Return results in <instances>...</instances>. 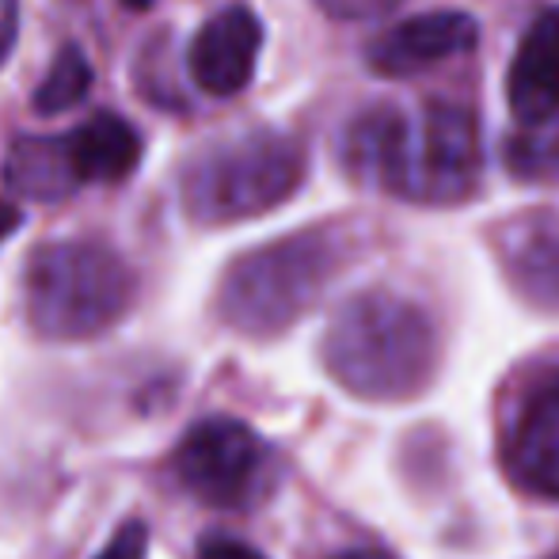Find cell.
<instances>
[{"mask_svg":"<svg viewBox=\"0 0 559 559\" xmlns=\"http://www.w3.org/2000/svg\"><path fill=\"white\" fill-rule=\"evenodd\" d=\"M476 46V20L464 12H419L392 23L369 43L366 61L377 76H412Z\"/></svg>","mask_w":559,"mask_h":559,"instance_id":"52a82bcc","label":"cell"},{"mask_svg":"<svg viewBox=\"0 0 559 559\" xmlns=\"http://www.w3.org/2000/svg\"><path fill=\"white\" fill-rule=\"evenodd\" d=\"M346 160L373 187L412 202L449 206L476 194L484 176V141L472 111L430 104L419 118L373 107L350 126Z\"/></svg>","mask_w":559,"mask_h":559,"instance_id":"6da1fadb","label":"cell"},{"mask_svg":"<svg viewBox=\"0 0 559 559\" xmlns=\"http://www.w3.org/2000/svg\"><path fill=\"white\" fill-rule=\"evenodd\" d=\"M176 472L210 507H243L266 476V445L243 423L206 419L179 442Z\"/></svg>","mask_w":559,"mask_h":559,"instance_id":"8992f818","label":"cell"},{"mask_svg":"<svg viewBox=\"0 0 559 559\" xmlns=\"http://www.w3.org/2000/svg\"><path fill=\"white\" fill-rule=\"evenodd\" d=\"M126 4H130V8H148L153 0H126Z\"/></svg>","mask_w":559,"mask_h":559,"instance_id":"7402d4cb","label":"cell"},{"mask_svg":"<svg viewBox=\"0 0 559 559\" xmlns=\"http://www.w3.org/2000/svg\"><path fill=\"white\" fill-rule=\"evenodd\" d=\"M15 23H20L15 0H0V61L8 58V50H12V43H15Z\"/></svg>","mask_w":559,"mask_h":559,"instance_id":"ac0fdd59","label":"cell"},{"mask_svg":"<svg viewBox=\"0 0 559 559\" xmlns=\"http://www.w3.org/2000/svg\"><path fill=\"white\" fill-rule=\"evenodd\" d=\"M199 559H266L263 552H255L251 545L243 540H233V537H214L199 548Z\"/></svg>","mask_w":559,"mask_h":559,"instance_id":"e0dca14e","label":"cell"},{"mask_svg":"<svg viewBox=\"0 0 559 559\" xmlns=\"http://www.w3.org/2000/svg\"><path fill=\"white\" fill-rule=\"evenodd\" d=\"M27 317L46 338H88L111 328L133 297V274L104 243H46L27 263Z\"/></svg>","mask_w":559,"mask_h":559,"instance_id":"3957f363","label":"cell"},{"mask_svg":"<svg viewBox=\"0 0 559 559\" xmlns=\"http://www.w3.org/2000/svg\"><path fill=\"white\" fill-rule=\"evenodd\" d=\"M15 225H20V210L0 202V240H8V236L15 233Z\"/></svg>","mask_w":559,"mask_h":559,"instance_id":"ffe728a7","label":"cell"},{"mask_svg":"<svg viewBox=\"0 0 559 559\" xmlns=\"http://www.w3.org/2000/svg\"><path fill=\"white\" fill-rule=\"evenodd\" d=\"M499 259L525 301L559 312V214H518L499 228Z\"/></svg>","mask_w":559,"mask_h":559,"instance_id":"30bf717a","label":"cell"},{"mask_svg":"<svg viewBox=\"0 0 559 559\" xmlns=\"http://www.w3.org/2000/svg\"><path fill=\"white\" fill-rule=\"evenodd\" d=\"M533 31H537V35H545L552 46H559V8H552V12L540 15V20L533 23Z\"/></svg>","mask_w":559,"mask_h":559,"instance_id":"d6986e66","label":"cell"},{"mask_svg":"<svg viewBox=\"0 0 559 559\" xmlns=\"http://www.w3.org/2000/svg\"><path fill=\"white\" fill-rule=\"evenodd\" d=\"M335 559H392V556L377 552V548H354V552H343V556H335Z\"/></svg>","mask_w":559,"mask_h":559,"instance_id":"44dd1931","label":"cell"},{"mask_svg":"<svg viewBox=\"0 0 559 559\" xmlns=\"http://www.w3.org/2000/svg\"><path fill=\"white\" fill-rule=\"evenodd\" d=\"M335 251L324 236H294L240 259L222 286V312L240 332H278L324 289Z\"/></svg>","mask_w":559,"mask_h":559,"instance_id":"5b68a950","label":"cell"},{"mask_svg":"<svg viewBox=\"0 0 559 559\" xmlns=\"http://www.w3.org/2000/svg\"><path fill=\"white\" fill-rule=\"evenodd\" d=\"M507 464L530 495L559 502V369L522 400L507 435Z\"/></svg>","mask_w":559,"mask_h":559,"instance_id":"ba28073f","label":"cell"},{"mask_svg":"<svg viewBox=\"0 0 559 559\" xmlns=\"http://www.w3.org/2000/svg\"><path fill=\"white\" fill-rule=\"evenodd\" d=\"M324 366L361 400H407L427 389L438 366L430 317L389 289H366L332 317Z\"/></svg>","mask_w":559,"mask_h":559,"instance_id":"7a4b0ae2","label":"cell"},{"mask_svg":"<svg viewBox=\"0 0 559 559\" xmlns=\"http://www.w3.org/2000/svg\"><path fill=\"white\" fill-rule=\"evenodd\" d=\"M92 88V66L84 61L81 50H73V46H66V50L53 58L50 73H46V81L38 84L35 92V107L43 115H61V111H73L76 104H81L84 96H88Z\"/></svg>","mask_w":559,"mask_h":559,"instance_id":"5bb4252c","label":"cell"},{"mask_svg":"<svg viewBox=\"0 0 559 559\" xmlns=\"http://www.w3.org/2000/svg\"><path fill=\"white\" fill-rule=\"evenodd\" d=\"M145 552H148L145 522H126L111 537V545H107L96 559H145Z\"/></svg>","mask_w":559,"mask_h":559,"instance_id":"9a60e30c","label":"cell"},{"mask_svg":"<svg viewBox=\"0 0 559 559\" xmlns=\"http://www.w3.org/2000/svg\"><path fill=\"white\" fill-rule=\"evenodd\" d=\"M259 46H263V27L248 8L217 12L199 27L187 53L194 84L210 96H236L240 88H248L255 73Z\"/></svg>","mask_w":559,"mask_h":559,"instance_id":"9c48e42d","label":"cell"},{"mask_svg":"<svg viewBox=\"0 0 559 559\" xmlns=\"http://www.w3.org/2000/svg\"><path fill=\"white\" fill-rule=\"evenodd\" d=\"M317 4L335 20H373V15H389L404 0H317Z\"/></svg>","mask_w":559,"mask_h":559,"instance_id":"2e32d148","label":"cell"},{"mask_svg":"<svg viewBox=\"0 0 559 559\" xmlns=\"http://www.w3.org/2000/svg\"><path fill=\"white\" fill-rule=\"evenodd\" d=\"M69 153L84 183H115L130 176L141 156L133 126L118 115H92L81 130L69 133Z\"/></svg>","mask_w":559,"mask_h":559,"instance_id":"4fadbf2b","label":"cell"},{"mask_svg":"<svg viewBox=\"0 0 559 559\" xmlns=\"http://www.w3.org/2000/svg\"><path fill=\"white\" fill-rule=\"evenodd\" d=\"M305 153L286 133H248L199 156L183 179V202L199 222H248L282 206L301 187Z\"/></svg>","mask_w":559,"mask_h":559,"instance_id":"277c9868","label":"cell"},{"mask_svg":"<svg viewBox=\"0 0 559 559\" xmlns=\"http://www.w3.org/2000/svg\"><path fill=\"white\" fill-rule=\"evenodd\" d=\"M507 104L518 126L540 130L559 118V46L530 27L507 73Z\"/></svg>","mask_w":559,"mask_h":559,"instance_id":"8fae6325","label":"cell"},{"mask_svg":"<svg viewBox=\"0 0 559 559\" xmlns=\"http://www.w3.org/2000/svg\"><path fill=\"white\" fill-rule=\"evenodd\" d=\"M4 179L12 191L27 199L50 202L66 199L73 187H81V171L69 153V138H27L15 141L4 164Z\"/></svg>","mask_w":559,"mask_h":559,"instance_id":"7c38bea8","label":"cell"}]
</instances>
